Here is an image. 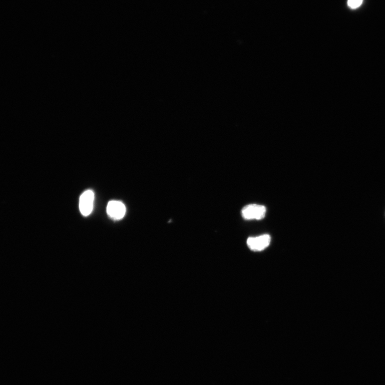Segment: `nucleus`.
Wrapping results in <instances>:
<instances>
[{
	"mask_svg": "<svg viewBox=\"0 0 385 385\" xmlns=\"http://www.w3.org/2000/svg\"><path fill=\"white\" fill-rule=\"evenodd\" d=\"M107 212L108 216L115 220L122 219L126 213V208L121 201H111L107 205Z\"/></svg>",
	"mask_w": 385,
	"mask_h": 385,
	"instance_id": "obj_4",
	"label": "nucleus"
},
{
	"mask_svg": "<svg viewBox=\"0 0 385 385\" xmlns=\"http://www.w3.org/2000/svg\"><path fill=\"white\" fill-rule=\"evenodd\" d=\"M363 0H348V6L351 9H356L362 4Z\"/></svg>",
	"mask_w": 385,
	"mask_h": 385,
	"instance_id": "obj_5",
	"label": "nucleus"
},
{
	"mask_svg": "<svg viewBox=\"0 0 385 385\" xmlns=\"http://www.w3.org/2000/svg\"><path fill=\"white\" fill-rule=\"evenodd\" d=\"M271 237L268 234H264L256 237H250L247 244L248 247L254 251H260L270 245Z\"/></svg>",
	"mask_w": 385,
	"mask_h": 385,
	"instance_id": "obj_3",
	"label": "nucleus"
},
{
	"mask_svg": "<svg viewBox=\"0 0 385 385\" xmlns=\"http://www.w3.org/2000/svg\"><path fill=\"white\" fill-rule=\"evenodd\" d=\"M94 200V192L90 190L86 191L81 196L80 200V209L81 214L84 216H88L93 211Z\"/></svg>",
	"mask_w": 385,
	"mask_h": 385,
	"instance_id": "obj_2",
	"label": "nucleus"
},
{
	"mask_svg": "<svg viewBox=\"0 0 385 385\" xmlns=\"http://www.w3.org/2000/svg\"><path fill=\"white\" fill-rule=\"evenodd\" d=\"M266 208L262 205L249 204L242 209L241 214L243 218L247 220H261L264 218Z\"/></svg>",
	"mask_w": 385,
	"mask_h": 385,
	"instance_id": "obj_1",
	"label": "nucleus"
}]
</instances>
